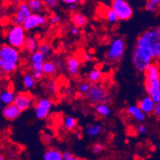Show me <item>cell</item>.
I'll list each match as a JSON object with an SVG mask.
<instances>
[{"label":"cell","mask_w":160,"mask_h":160,"mask_svg":"<svg viewBox=\"0 0 160 160\" xmlns=\"http://www.w3.org/2000/svg\"><path fill=\"white\" fill-rule=\"evenodd\" d=\"M133 65L139 72H144L148 66L154 62L152 51L140 36L138 37L132 52Z\"/></svg>","instance_id":"1"},{"label":"cell","mask_w":160,"mask_h":160,"mask_svg":"<svg viewBox=\"0 0 160 160\" xmlns=\"http://www.w3.org/2000/svg\"><path fill=\"white\" fill-rule=\"evenodd\" d=\"M144 87L148 96L155 103L160 102V67L157 62H152L144 71Z\"/></svg>","instance_id":"2"},{"label":"cell","mask_w":160,"mask_h":160,"mask_svg":"<svg viewBox=\"0 0 160 160\" xmlns=\"http://www.w3.org/2000/svg\"><path fill=\"white\" fill-rule=\"evenodd\" d=\"M20 59L19 51L9 44L0 46V72L12 74L17 70Z\"/></svg>","instance_id":"3"},{"label":"cell","mask_w":160,"mask_h":160,"mask_svg":"<svg viewBox=\"0 0 160 160\" xmlns=\"http://www.w3.org/2000/svg\"><path fill=\"white\" fill-rule=\"evenodd\" d=\"M149 46L152 51L154 59L160 58V28H152L147 30L139 35Z\"/></svg>","instance_id":"4"},{"label":"cell","mask_w":160,"mask_h":160,"mask_svg":"<svg viewBox=\"0 0 160 160\" xmlns=\"http://www.w3.org/2000/svg\"><path fill=\"white\" fill-rule=\"evenodd\" d=\"M126 50V42L121 37H117L112 40L109 48L105 53V58L108 62L115 64L122 58Z\"/></svg>","instance_id":"5"},{"label":"cell","mask_w":160,"mask_h":160,"mask_svg":"<svg viewBox=\"0 0 160 160\" xmlns=\"http://www.w3.org/2000/svg\"><path fill=\"white\" fill-rule=\"evenodd\" d=\"M85 97L90 104L95 106L102 102L108 103L111 100V97L107 90L98 83L91 84Z\"/></svg>","instance_id":"6"},{"label":"cell","mask_w":160,"mask_h":160,"mask_svg":"<svg viewBox=\"0 0 160 160\" xmlns=\"http://www.w3.org/2000/svg\"><path fill=\"white\" fill-rule=\"evenodd\" d=\"M6 38L10 46L16 49L24 48L26 42V31L21 25H13L8 29Z\"/></svg>","instance_id":"7"},{"label":"cell","mask_w":160,"mask_h":160,"mask_svg":"<svg viewBox=\"0 0 160 160\" xmlns=\"http://www.w3.org/2000/svg\"><path fill=\"white\" fill-rule=\"evenodd\" d=\"M111 8L116 13L118 20L126 21L133 15L132 8L127 0H111Z\"/></svg>","instance_id":"8"},{"label":"cell","mask_w":160,"mask_h":160,"mask_svg":"<svg viewBox=\"0 0 160 160\" xmlns=\"http://www.w3.org/2000/svg\"><path fill=\"white\" fill-rule=\"evenodd\" d=\"M48 22V19L45 15L42 14H35L32 13L29 17L24 20V22L22 23V27L26 31H29L35 28L42 27L46 25Z\"/></svg>","instance_id":"9"},{"label":"cell","mask_w":160,"mask_h":160,"mask_svg":"<svg viewBox=\"0 0 160 160\" xmlns=\"http://www.w3.org/2000/svg\"><path fill=\"white\" fill-rule=\"evenodd\" d=\"M52 108V101L49 98H42L35 104V116L38 119L43 120L47 118Z\"/></svg>","instance_id":"10"},{"label":"cell","mask_w":160,"mask_h":160,"mask_svg":"<svg viewBox=\"0 0 160 160\" xmlns=\"http://www.w3.org/2000/svg\"><path fill=\"white\" fill-rule=\"evenodd\" d=\"M34 103V98L29 92H19L15 95L13 104L21 112L26 111L32 107Z\"/></svg>","instance_id":"11"},{"label":"cell","mask_w":160,"mask_h":160,"mask_svg":"<svg viewBox=\"0 0 160 160\" xmlns=\"http://www.w3.org/2000/svg\"><path fill=\"white\" fill-rule=\"evenodd\" d=\"M31 14H32V12H31L27 2H20L17 7L16 11L14 14V16H13V23H14V25H22L24 20L28 17H29Z\"/></svg>","instance_id":"12"},{"label":"cell","mask_w":160,"mask_h":160,"mask_svg":"<svg viewBox=\"0 0 160 160\" xmlns=\"http://www.w3.org/2000/svg\"><path fill=\"white\" fill-rule=\"evenodd\" d=\"M66 69L68 70L70 76L75 77L78 75L81 67L80 60L75 55H70L65 60Z\"/></svg>","instance_id":"13"},{"label":"cell","mask_w":160,"mask_h":160,"mask_svg":"<svg viewBox=\"0 0 160 160\" xmlns=\"http://www.w3.org/2000/svg\"><path fill=\"white\" fill-rule=\"evenodd\" d=\"M2 115L8 121H15L21 115V111L14 104L4 106L2 110Z\"/></svg>","instance_id":"14"},{"label":"cell","mask_w":160,"mask_h":160,"mask_svg":"<svg viewBox=\"0 0 160 160\" xmlns=\"http://www.w3.org/2000/svg\"><path fill=\"white\" fill-rule=\"evenodd\" d=\"M137 106L141 109L142 112L145 113L146 115H150V114L153 113L155 102H154V100L151 97L148 96V95H146L138 101Z\"/></svg>","instance_id":"15"},{"label":"cell","mask_w":160,"mask_h":160,"mask_svg":"<svg viewBox=\"0 0 160 160\" xmlns=\"http://www.w3.org/2000/svg\"><path fill=\"white\" fill-rule=\"evenodd\" d=\"M126 113L138 122H143L147 118V115L142 112L137 105H131L128 107L126 109Z\"/></svg>","instance_id":"16"},{"label":"cell","mask_w":160,"mask_h":160,"mask_svg":"<svg viewBox=\"0 0 160 160\" xmlns=\"http://www.w3.org/2000/svg\"><path fill=\"white\" fill-rule=\"evenodd\" d=\"M15 98V92L11 88L4 89L0 92V100H1V102L4 106L12 104L14 102Z\"/></svg>","instance_id":"17"},{"label":"cell","mask_w":160,"mask_h":160,"mask_svg":"<svg viewBox=\"0 0 160 160\" xmlns=\"http://www.w3.org/2000/svg\"><path fill=\"white\" fill-rule=\"evenodd\" d=\"M71 19L74 26L78 28H83L88 23V18L83 14H82L81 12H78V11H75L72 13Z\"/></svg>","instance_id":"18"},{"label":"cell","mask_w":160,"mask_h":160,"mask_svg":"<svg viewBox=\"0 0 160 160\" xmlns=\"http://www.w3.org/2000/svg\"><path fill=\"white\" fill-rule=\"evenodd\" d=\"M43 160H64L63 154L55 148H50L46 150L43 155Z\"/></svg>","instance_id":"19"},{"label":"cell","mask_w":160,"mask_h":160,"mask_svg":"<svg viewBox=\"0 0 160 160\" xmlns=\"http://www.w3.org/2000/svg\"><path fill=\"white\" fill-rule=\"evenodd\" d=\"M39 41L35 36H28L26 38V42L24 44V48L31 54L35 51H38L39 47Z\"/></svg>","instance_id":"20"},{"label":"cell","mask_w":160,"mask_h":160,"mask_svg":"<svg viewBox=\"0 0 160 160\" xmlns=\"http://www.w3.org/2000/svg\"><path fill=\"white\" fill-rule=\"evenodd\" d=\"M95 111L97 115L102 118L108 117L111 114V108L107 102H102L95 106Z\"/></svg>","instance_id":"21"},{"label":"cell","mask_w":160,"mask_h":160,"mask_svg":"<svg viewBox=\"0 0 160 160\" xmlns=\"http://www.w3.org/2000/svg\"><path fill=\"white\" fill-rule=\"evenodd\" d=\"M57 69L55 63L51 60H45L42 64V72L47 76H53L56 73Z\"/></svg>","instance_id":"22"},{"label":"cell","mask_w":160,"mask_h":160,"mask_svg":"<svg viewBox=\"0 0 160 160\" xmlns=\"http://www.w3.org/2000/svg\"><path fill=\"white\" fill-rule=\"evenodd\" d=\"M102 77V71L98 68H95L91 70L88 75V82L91 84H95L100 82V80Z\"/></svg>","instance_id":"23"},{"label":"cell","mask_w":160,"mask_h":160,"mask_svg":"<svg viewBox=\"0 0 160 160\" xmlns=\"http://www.w3.org/2000/svg\"><path fill=\"white\" fill-rule=\"evenodd\" d=\"M102 16L110 23H115L118 22V18L116 13L110 8H104L102 10Z\"/></svg>","instance_id":"24"},{"label":"cell","mask_w":160,"mask_h":160,"mask_svg":"<svg viewBox=\"0 0 160 160\" xmlns=\"http://www.w3.org/2000/svg\"><path fill=\"white\" fill-rule=\"evenodd\" d=\"M27 3L29 6L31 12L35 14H39L43 11L44 4L39 0H27Z\"/></svg>","instance_id":"25"},{"label":"cell","mask_w":160,"mask_h":160,"mask_svg":"<svg viewBox=\"0 0 160 160\" xmlns=\"http://www.w3.org/2000/svg\"><path fill=\"white\" fill-rule=\"evenodd\" d=\"M102 131V126L99 123H92L87 128V133L91 137H96Z\"/></svg>","instance_id":"26"},{"label":"cell","mask_w":160,"mask_h":160,"mask_svg":"<svg viewBox=\"0 0 160 160\" xmlns=\"http://www.w3.org/2000/svg\"><path fill=\"white\" fill-rule=\"evenodd\" d=\"M22 84H23V87L25 89H32V88H34L35 84H36V80L33 77L32 74L27 73L22 77Z\"/></svg>","instance_id":"27"},{"label":"cell","mask_w":160,"mask_h":160,"mask_svg":"<svg viewBox=\"0 0 160 160\" xmlns=\"http://www.w3.org/2000/svg\"><path fill=\"white\" fill-rule=\"evenodd\" d=\"M146 8L151 13L160 12V0H147Z\"/></svg>","instance_id":"28"},{"label":"cell","mask_w":160,"mask_h":160,"mask_svg":"<svg viewBox=\"0 0 160 160\" xmlns=\"http://www.w3.org/2000/svg\"><path fill=\"white\" fill-rule=\"evenodd\" d=\"M77 119L73 116H67L63 119L64 128L68 131H73L77 127Z\"/></svg>","instance_id":"29"},{"label":"cell","mask_w":160,"mask_h":160,"mask_svg":"<svg viewBox=\"0 0 160 160\" xmlns=\"http://www.w3.org/2000/svg\"><path fill=\"white\" fill-rule=\"evenodd\" d=\"M38 51L41 53L46 58L51 54V52H52V48H51V44L48 42H42L39 44Z\"/></svg>","instance_id":"30"},{"label":"cell","mask_w":160,"mask_h":160,"mask_svg":"<svg viewBox=\"0 0 160 160\" xmlns=\"http://www.w3.org/2000/svg\"><path fill=\"white\" fill-rule=\"evenodd\" d=\"M44 89L46 92L49 94V95H55L57 91V85L55 81L53 80H48V82H46L44 85Z\"/></svg>","instance_id":"31"},{"label":"cell","mask_w":160,"mask_h":160,"mask_svg":"<svg viewBox=\"0 0 160 160\" xmlns=\"http://www.w3.org/2000/svg\"><path fill=\"white\" fill-rule=\"evenodd\" d=\"M30 59H31V64L43 63L44 61H45V57L38 51H35V52L31 54Z\"/></svg>","instance_id":"32"},{"label":"cell","mask_w":160,"mask_h":160,"mask_svg":"<svg viewBox=\"0 0 160 160\" xmlns=\"http://www.w3.org/2000/svg\"><path fill=\"white\" fill-rule=\"evenodd\" d=\"M54 63H55V67H56V69L57 71H58L59 72L61 71H63L66 68V64H65V61L62 59L61 57L59 56H57L56 58H55L54 59Z\"/></svg>","instance_id":"33"},{"label":"cell","mask_w":160,"mask_h":160,"mask_svg":"<svg viewBox=\"0 0 160 160\" xmlns=\"http://www.w3.org/2000/svg\"><path fill=\"white\" fill-rule=\"evenodd\" d=\"M90 86H91V83L89 82H82L78 85V92H79L80 96H82V95H86L87 94V92H88L90 88Z\"/></svg>","instance_id":"34"},{"label":"cell","mask_w":160,"mask_h":160,"mask_svg":"<svg viewBox=\"0 0 160 160\" xmlns=\"http://www.w3.org/2000/svg\"><path fill=\"white\" fill-rule=\"evenodd\" d=\"M104 149V145L102 142H96L93 145L92 147V152L94 154H99Z\"/></svg>","instance_id":"35"},{"label":"cell","mask_w":160,"mask_h":160,"mask_svg":"<svg viewBox=\"0 0 160 160\" xmlns=\"http://www.w3.org/2000/svg\"><path fill=\"white\" fill-rule=\"evenodd\" d=\"M63 154V159L64 160H83L82 158H80L79 157L76 156V155H73L72 153L70 151H65Z\"/></svg>","instance_id":"36"},{"label":"cell","mask_w":160,"mask_h":160,"mask_svg":"<svg viewBox=\"0 0 160 160\" xmlns=\"http://www.w3.org/2000/svg\"><path fill=\"white\" fill-rule=\"evenodd\" d=\"M61 22V17L58 15H54L49 18V22L51 25H57Z\"/></svg>","instance_id":"37"},{"label":"cell","mask_w":160,"mask_h":160,"mask_svg":"<svg viewBox=\"0 0 160 160\" xmlns=\"http://www.w3.org/2000/svg\"><path fill=\"white\" fill-rule=\"evenodd\" d=\"M46 5L50 9H55L58 5V0H48L46 2Z\"/></svg>","instance_id":"38"},{"label":"cell","mask_w":160,"mask_h":160,"mask_svg":"<svg viewBox=\"0 0 160 160\" xmlns=\"http://www.w3.org/2000/svg\"><path fill=\"white\" fill-rule=\"evenodd\" d=\"M152 115H154L155 118H156L157 119H160V102L155 103V108H154Z\"/></svg>","instance_id":"39"},{"label":"cell","mask_w":160,"mask_h":160,"mask_svg":"<svg viewBox=\"0 0 160 160\" xmlns=\"http://www.w3.org/2000/svg\"><path fill=\"white\" fill-rule=\"evenodd\" d=\"M42 141L45 144H50L52 141V136L48 133H44V134H42Z\"/></svg>","instance_id":"40"},{"label":"cell","mask_w":160,"mask_h":160,"mask_svg":"<svg viewBox=\"0 0 160 160\" xmlns=\"http://www.w3.org/2000/svg\"><path fill=\"white\" fill-rule=\"evenodd\" d=\"M137 131L140 135H146L148 133V128L143 124H139L137 128Z\"/></svg>","instance_id":"41"},{"label":"cell","mask_w":160,"mask_h":160,"mask_svg":"<svg viewBox=\"0 0 160 160\" xmlns=\"http://www.w3.org/2000/svg\"><path fill=\"white\" fill-rule=\"evenodd\" d=\"M42 64L43 63L31 64V69L33 71H42Z\"/></svg>","instance_id":"42"},{"label":"cell","mask_w":160,"mask_h":160,"mask_svg":"<svg viewBox=\"0 0 160 160\" xmlns=\"http://www.w3.org/2000/svg\"><path fill=\"white\" fill-rule=\"evenodd\" d=\"M32 75L36 81L37 80H40L43 76V74H42V71H33Z\"/></svg>","instance_id":"43"},{"label":"cell","mask_w":160,"mask_h":160,"mask_svg":"<svg viewBox=\"0 0 160 160\" xmlns=\"http://www.w3.org/2000/svg\"><path fill=\"white\" fill-rule=\"evenodd\" d=\"M71 34H72L74 36H78V35L80 34V28H77V27H73L72 28H71Z\"/></svg>","instance_id":"44"},{"label":"cell","mask_w":160,"mask_h":160,"mask_svg":"<svg viewBox=\"0 0 160 160\" xmlns=\"http://www.w3.org/2000/svg\"><path fill=\"white\" fill-rule=\"evenodd\" d=\"M64 3L68 4V6L71 5V4H77L80 0H62Z\"/></svg>","instance_id":"45"},{"label":"cell","mask_w":160,"mask_h":160,"mask_svg":"<svg viewBox=\"0 0 160 160\" xmlns=\"http://www.w3.org/2000/svg\"><path fill=\"white\" fill-rule=\"evenodd\" d=\"M83 58L85 62H91V60H92V56H91V55H90V54L86 53L85 55H83Z\"/></svg>","instance_id":"46"},{"label":"cell","mask_w":160,"mask_h":160,"mask_svg":"<svg viewBox=\"0 0 160 160\" xmlns=\"http://www.w3.org/2000/svg\"><path fill=\"white\" fill-rule=\"evenodd\" d=\"M66 94H67V95H68V96H72V95H75V91H74V89H72V88H69L67 89V91H66Z\"/></svg>","instance_id":"47"},{"label":"cell","mask_w":160,"mask_h":160,"mask_svg":"<svg viewBox=\"0 0 160 160\" xmlns=\"http://www.w3.org/2000/svg\"><path fill=\"white\" fill-rule=\"evenodd\" d=\"M74 135L75 136V138H81V137H82V135H81V132L80 131H75V133H74Z\"/></svg>","instance_id":"48"},{"label":"cell","mask_w":160,"mask_h":160,"mask_svg":"<svg viewBox=\"0 0 160 160\" xmlns=\"http://www.w3.org/2000/svg\"><path fill=\"white\" fill-rule=\"evenodd\" d=\"M68 8H69L70 11H75V9H76V4H71V5H69L68 6Z\"/></svg>","instance_id":"49"},{"label":"cell","mask_w":160,"mask_h":160,"mask_svg":"<svg viewBox=\"0 0 160 160\" xmlns=\"http://www.w3.org/2000/svg\"><path fill=\"white\" fill-rule=\"evenodd\" d=\"M0 160H7L5 155H4L3 154H2L1 152H0Z\"/></svg>","instance_id":"50"},{"label":"cell","mask_w":160,"mask_h":160,"mask_svg":"<svg viewBox=\"0 0 160 160\" xmlns=\"http://www.w3.org/2000/svg\"><path fill=\"white\" fill-rule=\"evenodd\" d=\"M2 108H3V104L2 103V102H1V100H0V112H2Z\"/></svg>","instance_id":"51"},{"label":"cell","mask_w":160,"mask_h":160,"mask_svg":"<svg viewBox=\"0 0 160 160\" xmlns=\"http://www.w3.org/2000/svg\"><path fill=\"white\" fill-rule=\"evenodd\" d=\"M39 1H41L42 2H45V3L48 2V0H39Z\"/></svg>","instance_id":"52"},{"label":"cell","mask_w":160,"mask_h":160,"mask_svg":"<svg viewBox=\"0 0 160 160\" xmlns=\"http://www.w3.org/2000/svg\"><path fill=\"white\" fill-rule=\"evenodd\" d=\"M1 150H2V146H1V144H0V151H1Z\"/></svg>","instance_id":"53"},{"label":"cell","mask_w":160,"mask_h":160,"mask_svg":"<svg viewBox=\"0 0 160 160\" xmlns=\"http://www.w3.org/2000/svg\"><path fill=\"white\" fill-rule=\"evenodd\" d=\"M158 60H159V61H158V65H159V67H160V58H159V59H158Z\"/></svg>","instance_id":"54"}]
</instances>
